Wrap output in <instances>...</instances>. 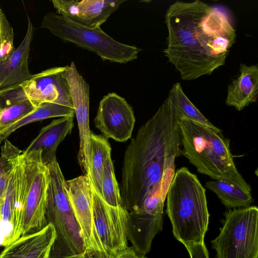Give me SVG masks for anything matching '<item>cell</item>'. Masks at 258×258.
<instances>
[{"label":"cell","instance_id":"cell-1","mask_svg":"<svg viewBox=\"0 0 258 258\" xmlns=\"http://www.w3.org/2000/svg\"><path fill=\"white\" fill-rule=\"evenodd\" d=\"M179 118L167 97L127 146L119 186L128 213L167 191L175 173V159L181 155Z\"/></svg>","mask_w":258,"mask_h":258},{"label":"cell","instance_id":"cell-2","mask_svg":"<svg viewBox=\"0 0 258 258\" xmlns=\"http://www.w3.org/2000/svg\"><path fill=\"white\" fill-rule=\"evenodd\" d=\"M164 55L184 81L210 75L224 66L235 30L225 13L200 0L176 1L167 9Z\"/></svg>","mask_w":258,"mask_h":258},{"label":"cell","instance_id":"cell-3","mask_svg":"<svg viewBox=\"0 0 258 258\" xmlns=\"http://www.w3.org/2000/svg\"><path fill=\"white\" fill-rule=\"evenodd\" d=\"M181 155L198 172L215 180L230 182L249 192L251 188L238 172L222 131L179 118Z\"/></svg>","mask_w":258,"mask_h":258},{"label":"cell","instance_id":"cell-4","mask_svg":"<svg viewBox=\"0 0 258 258\" xmlns=\"http://www.w3.org/2000/svg\"><path fill=\"white\" fill-rule=\"evenodd\" d=\"M166 200L174 238L184 246L204 242L210 214L206 190L196 175L185 167L175 171Z\"/></svg>","mask_w":258,"mask_h":258},{"label":"cell","instance_id":"cell-5","mask_svg":"<svg viewBox=\"0 0 258 258\" xmlns=\"http://www.w3.org/2000/svg\"><path fill=\"white\" fill-rule=\"evenodd\" d=\"M49 182V170L42 160L41 151H23L14 191L21 209L18 238L46 226Z\"/></svg>","mask_w":258,"mask_h":258},{"label":"cell","instance_id":"cell-6","mask_svg":"<svg viewBox=\"0 0 258 258\" xmlns=\"http://www.w3.org/2000/svg\"><path fill=\"white\" fill-rule=\"evenodd\" d=\"M49 182L45 213L46 225L55 231L49 258L86 253L80 227L71 207L65 188V179L56 160L47 165Z\"/></svg>","mask_w":258,"mask_h":258},{"label":"cell","instance_id":"cell-7","mask_svg":"<svg viewBox=\"0 0 258 258\" xmlns=\"http://www.w3.org/2000/svg\"><path fill=\"white\" fill-rule=\"evenodd\" d=\"M41 27L64 42L95 53L103 61L126 63L136 59L142 51L135 46L117 41L101 28H89L53 12L44 16Z\"/></svg>","mask_w":258,"mask_h":258},{"label":"cell","instance_id":"cell-8","mask_svg":"<svg viewBox=\"0 0 258 258\" xmlns=\"http://www.w3.org/2000/svg\"><path fill=\"white\" fill-rule=\"evenodd\" d=\"M219 235L211 241L215 258H258V208L229 209Z\"/></svg>","mask_w":258,"mask_h":258},{"label":"cell","instance_id":"cell-9","mask_svg":"<svg viewBox=\"0 0 258 258\" xmlns=\"http://www.w3.org/2000/svg\"><path fill=\"white\" fill-rule=\"evenodd\" d=\"M92 217L104 258H114L127 248V211L107 205L92 185Z\"/></svg>","mask_w":258,"mask_h":258},{"label":"cell","instance_id":"cell-10","mask_svg":"<svg viewBox=\"0 0 258 258\" xmlns=\"http://www.w3.org/2000/svg\"><path fill=\"white\" fill-rule=\"evenodd\" d=\"M65 188L80 227L86 247L87 258H104L101 246L93 223L92 184L86 175L65 181Z\"/></svg>","mask_w":258,"mask_h":258},{"label":"cell","instance_id":"cell-11","mask_svg":"<svg viewBox=\"0 0 258 258\" xmlns=\"http://www.w3.org/2000/svg\"><path fill=\"white\" fill-rule=\"evenodd\" d=\"M94 124L107 139L124 142L132 136L136 122L133 107L115 93H109L100 100Z\"/></svg>","mask_w":258,"mask_h":258},{"label":"cell","instance_id":"cell-12","mask_svg":"<svg viewBox=\"0 0 258 258\" xmlns=\"http://www.w3.org/2000/svg\"><path fill=\"white\" fill-rule=\"evenodd\" d=\"M66 79L74 107L79 131L80 145L78 154V162L89 174L90 134L89 128V86L72 61L62 73Z\"/></svg>","mask_w":258,"mask_h":258},{"label":"cell","instance_id":"cell-13","mask_svg":"<svg viewBox=\"0 0 258 258\" xmlns=\"http://www.w3.org/2000/svg\"><path fill=\"white\" fill-rule=\"evenodd\" d=\"M66 68L46 69L20 84L28 99L37 107L44 103L55 102L74 108L68 82L62 76Z\"/></svg>","mask_w":258,"mask_h":258},{"label":"cell","instance_id":"cell-14","mask_svg":"<svg viewBox=\"0 0 258 258\" xmlns=\"http://www.w3.org/2000/svg\"><path fill=\"white\" fill-rule=\"evenodd\" d=\"M56 237L51 224L42 229L22 236L5 246L0 258H49Z\"/></svg>","mask_w":258,"mask_h":258},{"label":"cell","instance_id":"cell-15","mask_svg":"<svg viewBox=\"0 0 258 258\" xmlns=\"http://www.w3.org/2000/svg\"><path fill=\"white\" fill-rule=\"evenodd\" d=\"M28 24L21 44L7 59L0 62V89L20 85L33 75L29 69L28 59L34 29L28 17Z\"/></svg>","mask_w":258,"mask_h":258},{"label":"cell","instance_id":"cell-16","mask_svg":"<svg viewBox=\"0 0 258 258\" xmlns=\"http://www.w3.org/2000/svg\"><path fill=\"white\" fill-rule=\"evenodd\" d=\"M74 117H62L43 127L38 136L24 151L40 150L43 163L47 165L56 158L57 148L74 127Z\"/></svg>","mask_w":258,"mask_h":258},{"label":"cell","instance_id":"cell-17","mask_svg":"<svg viewBox=\"0 0 258 258\" xmlns=\"http://www.w3.org/2000/svg\"><path fill=\"white\" fill-rule=\"evenodd\" d=\"M238 76L229 85L226 105L241 111L255 102L258 93L257 64H240Z\"/></svg>","mask_w":258,"mask_h":258},{"label":"cell","instance_id":"cell-18","mask_svg":"<svg viewBox=\"0 0 258 258\" xmlns=\"http://www.w3.org/2000/svg\"><path fill=\"white\" fill-rule=\"evenodd\" d=\"M125 1H79L77 13L72 21L91 28H99Z\"/></svg>","mask_w":258,"mask_h":258},{"label":"cell","instance_id":"cell-19","mask_svg":"<svg viewBox=\"0 0 258 258\" xmlns=\"http://www.w3.org/2000/svg\"><path fill=\"white\" fill-rule=\"evenodd\" d=\"M111 148L108 139L91 132L89 174L92 186L102 197L101 182L105 161L111 156Z\"/></svg>","mask_w":258,"mask_h":258},{"label":"cell","instance_id":"cell-20","mask_svg":"<svg viewBox=\"0 0 258 258\" xmlns=\"http://www.w3.org/2000/svg\"><path fill=\"white\" fill-rule=\"evenodd\" d=\"M205 187L213 191L229 209L247 207L254 201L251 192L224 180L207 181Z\"/></svg>","mask_w":258,"mask_h":258},{"label":"cell","instance_id":"cell-21","mask_svg":"<svg viewBox=\"0 0 258 258\" xmlns=\"http://www.w3.org/2000/svg\"><path fill=\"white\" fill-rule=\"evenodd\" d=\"M74 108L55 102L41 104L33 112L16 122L7 128L0 132L2 142L19 128L36 121L56 117H74Z\"/></svg>","mask_w":258,"mask_h":258},{"label":"cell","instance_id":"cell-22","mask_svg":"<svg viewBox=\"0 0 258 258\" xmlns=\"http://www.w3.org/2000/svg\"><path fill=\"white\" fill-rule=\"evenodd\" d=\"M167 98L178 112L180 118L214 129L218 128L214 125L195 106L183 92L181 84L177 82L173 84L169 91Z\"/></svg>","mask_w":258,"mask_h":258},{"label":"cell","instance_id":"cell-23","mask_svg":"<svg viewBox=\"0 0 258 258\" xmlns=\"http://www.w3.org/2000/svg\"><path fill=\"white\" fill-rule=\"evenodd\" d=\"M102 197L109 206L113 207L122 206L118 183L116 180L111 156L105 162L101 182Z\"/></svg>","mask_w":258,"mask_h":258},{"label":"cell","instance_id":"cell-24","mask_svg":"<svg viewBox=\"0 0 258 258\" xmlns=\"http://www.w3.org/2000/svg\"><path fill=\"white\" fill-rule=\"evenodd\" d=\"M37 107L28 99L2 111L0 112V132L33 112Z\"/></svg>","mask_w":258,"mask_h":258},{"label":"cell","instance_id":"cell-25","mask_svg":"<svg viewBox=\"0 0 258 258\" xmlns=\"http://www.w3.org/2000/svg\"><path fill=\"white\" fill-rule=\"evenodd\" d=\"M13 28L3 12L0 14V62L7 59L15 51Z\"/></svg>","mask_w":258,"mask_h":258},{"label":"cell","instance_id":"cell-26","mask_svg":"<svg viewBox=\"0 0 258 258\" xmlns=\"http://www.w3.org/2000/svg\"><path fill=\"white\" fill-rule=\"evenodd\" d=\"M17 147L8 140L1 148L0 157V199L3 197L7 185L11 160Z\"/></svg>","mask_w":258,"mask_h":258},{"label":"cell","instance_id":"cell-27","mask_svg":"<svg viewBox=\"0 0 258 258\" xmlns=\"http://www.w3.org/2000/svg\"><path fill=\"white\" fill-rule=\"evenodd\" d=\"M28 99L20 85L0 89V112Z\"/></svg>","mask_w":258,"mask_h":258},{"label":"cell","instance_id":"cell-28","mask_svg":"<svg viewBox=\"0 0 258 258\" xmlns=\"http://www.w3.org/2000/svg\"><path fill=\"white\" fill-rule=\"evenodd\" d=\"M184 246L188 252L190 258H210L204 242L189 244Z\"/></svg>","mask_w":258,"mask_h":258},{"label":"cell","instance_id":"cell-29","mask_svg":"<svg viewBox=\"0 0 258 258\" xmlns=\"http://www.w3.org/2000/svg\"><path fill=\"white\" fill-rule=\"evenodd\" d=\"M114 258H146L145 255H140L134 250L132 247H128Z\"/></svg>","mask_w":258,"mask_h":258},{"label":"cell","instance_id":"cell-30","mask_svg":"<svg viewBox=\"0 0 258 258\" xmlns=\"http://www.w3.org/2000/svg\"><path fill=\"white\" fill-rule=\"evenodd\" d=\"M59 258H87V256L86 253H83L78 254L69 255Z\"/></svg>","mask_w":258,"mask_h":258},{"label":"cell","instance_id":"cell-31","mask_svg":"<svg viewBox=\"0 0 258 258\" xmlns=\"http://www.w3.org/2000/svg\"><path fill=\"white\" fill-rule=\"evenodd\" d=\"M2 222H3L2 218V217H1V214H0V227H1V225Z\"/></svg>","mask_w":258,"mask_h":258},{"label":"cell","instance_id":"cell-32","mask_svg":"<svg viewBox=\"0 0 258 258\" xmlns=\"http://www.w3.org/2000/svg\"><path fill=\"white\" fill-rule=\"evenodd\" d=\"M2 12L3 11H2V9L0 8V14L2 13Z\"/></svg>","mask_w":258,"mask_h":258},{"label":"cell","instance_id":"cell-33","mask_svg":"<svg viewBox=\"0 0 258 258\" xmlns=\"http://www.w3.org/2000/svg\"><path fill=\"white\" fill-rule=\"evenodd\" d=\"M1 143H2V141H1V140H0V144H1Z\"/></svg>","mask_w":258,"mask_h":258}]
</instances>
